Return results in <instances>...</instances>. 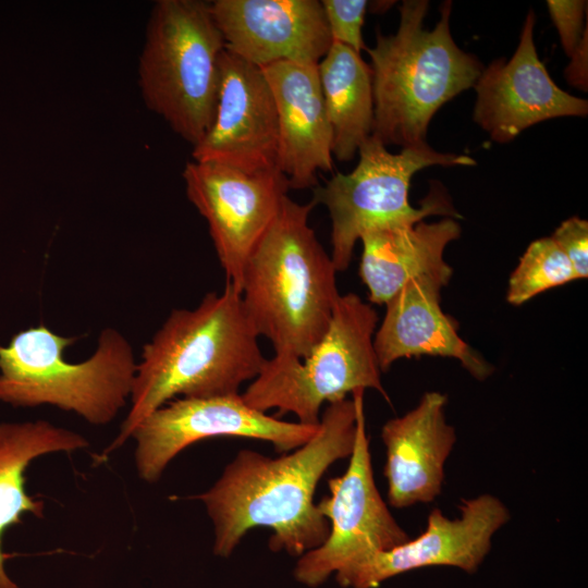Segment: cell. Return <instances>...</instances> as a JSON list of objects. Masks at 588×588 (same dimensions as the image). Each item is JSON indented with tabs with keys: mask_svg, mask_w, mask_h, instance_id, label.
Returning a JSON list of instances; mask_svg holds the SVG:
<instances>
[{
	"mask_svg": "<svg viewBox=\"0 0 588 588\" xmlns=\"http://www.w3.org/2000/svg\"><path fill=\"white\" fill-rule=\"evenodd\" d=\"M356 434L353 399L328 404L316 434L280 457L241 450L200 500L215 529L213 552L228 558L245 534L269 527L272 551L292 556L321 546L330 525L314 503L318 481L339 460L350 457Z\"/></svg>",
	"mask_w": 588,
	"mask_h": 588,
	"instance_id": "1",
	"label": "cell"
},
{
	"mask_svg": "<svg viewBox=\"0 0 588 588\" xmlns=\"http://www.w3.org/2000/svg\"><path fill=\"white\" fill-rule=\"evenodd\" d=\"M238 291L226 281L193 309H173L136 363L131 407L108 455L132 436L136 426L168 402L238 393L254 380L266 358Z\"/></svg>",
	"mask_w": 588,
	"mask_h": 588,
	"instance_id": "2",
	"label": "cell"
},
{
	"mask_svg": "<svg viewBox=\"0 0 588 588\" xmlns=\"http://www.w3.org/2000/svg\"><path fill=\"white\" fill-rule=\"evenodd\" d=\"M315 205L286 195L244 266L245 311L275 356L306 357L327 332L341 295L333 261L308 224Z\"/></svg>",
	"mask_w": 588,
	"mask_h": 588,
	"instance_id": "3",
	"label": "cell"
},
{
	"mask_svg": "<svg viewBox=\"0 0 588 588\" xmlns=\"http://www.w3.org/2000/svg\"><path fill=\"white\" fill-rule=\"evenodd\" d=\"M429 2L405 0L395 34L377 33L370 57L373 97L372 135L385 146L426 144L438 109L475 86L483 71L477 58L460 49L450 32L451 1L441 7L433 29L424 28Z\"/></svg>",
	"mask_w": 588,
	"mask_h": 588,
	"instance_id": "4",
	"label": "cell"
},
{
	"mask_svg": "<svg viewBox=\"0 0 588 588\" xmlns=\"http://www.w3.org/2000/svg\"><path fill=\"white\" fill-rule=\"evenodd\" d=\"M77 340L39 324L0 346V402L48 404L96 426L113 420L131 396L136 370L132 346L118 330L105 328L91 356L68 362L64 352Z\"/></svg>",
	"mask_w": 588,
	"mask_h": 588,
	"instance_id": "5",
	"label": "cell"
},
{
	"mask_svg": "<svg viewBox=\"0 0 588 588\" xmlns=\"http://www.w3.org/2000/svg\"><path fill=\"white\" fill-rule=\"evenodd\" d=\"M224 49L210 2H155L139 57L140 93L146 106L193 147L213 122Z\"/></svg>",
	"mask_w": 588,
	"mask_h": 588,
	"instance_id": "6",
	"label": "cell"
},
{
	"mask_svg": "<svg viewBox=\"0 0 588 588\" xmlns=\"http://www.w3.org/2000/svg\"><path fill=\"white\" fill-rule=\"evenodd\" d=\"M378 315L358 295H340L323 338L304 358L273 356L242 395L250 407L274 417L293 413L317 426L320 408L356 390L375 389L389 402L373 347Z\"/></svg>",
	"mask_w": 588,
	"mask_h": 588,
	"instance_id": "7",
	"label": "cell"
},
{
	"mask_svg": "<svg viewBox=\"0 0 588 588\" xmlns=\"http://www.w3.org/2000/svg\"><path fill=\"white\" fill-rule=\"evenodd\" d=\"M358 154L352 172L336 173L323 186L314 188L313 201L324 205L331 218L330 257L336 271L348 268L356 242L371 228L416 223L432 215L462 219L439 182H433L419 208L409 204L408 191L417 171L430 166H474L473 158L439 152L427 143L392 154L372 134Z\"/></svg>",
	"mask_w": 588,
	"mask_h": 588,
	"instance_id": "8",
	"label": "cell"
},
{
	"mask_svg": "<svg viewBox=\"0 0 588 588\" xmlns=\"http://www.w3.org/2000/svg\"><path fill=\"white\" fill-rule=\"evenodd\" d=\"M364 392L356 390V434L345 473L328 480L330 494L317 504L330 525L329 536L318 548L299 556L294 577L317 587L331 574L376 551L390 550L406 540L375 482L366 433Z\"/></svg>",
	"mask_w": 588,
	"mask_h": 588,
	"instance_id": "9",
	"label": "cell"
},
{
	"mask_svg": "<svg viewBox=\"0 0 588 588\" xmlns=\"http://www.w3.org/2000/svg\"><path fill=\"white\" fill-rule=\"evenodd\" d=\"M318 425L280 420L250 407L236 393L174 399L143 419L131 438L136 441L134 457L138 476L155 482L181 451L200 440L253 438L269 441L279 453H289L308 442Z\"/></svg>",
	"mask_w": 588,
	"mask_h": 588,
	"instance_id": "10",
	"label": "cell"
},
{
	"mask_svg": "<svg viewBox=\"0 0 588 588\" xmlns=\"http://www.w3.org/2000/svg\"><path fill=\"white\" fill-rule=\"evenodd\" d=\"M188 200L206 219L229 281L240 292L244 266L275 219L290 188L278 169L244 172L210 161L183 170Z\"/></svg>",
	"mask_w": 588,
	"mask_h": 588,
	"instance_id": "11",
	"label": "cell"
},
{
	"mask_svg": "<svg viewBox=\"0 0 588 588\" xmlns=\"http://www.w3.org/2000/svg\"><path fill=\"white\" fill-rule=\"evenodd\" d=\"M461 516L451 519L433 509L415 539L376 551L335 573L346 588H377L399 574L429 566H453L473 574L491 549L492 536L510 519L504 503L492 494L463 500Z\"/></svg>",
	"mask_w": 588,
	"mask_h": 588,
	"instance_id": "12",
	"label": "cell"
},
{
	"mask_svg": "<svg viewBox=\"0 0 588 588\" xmlns=\"http://www.w3.org/2000/svg\"><path fill=\"white\" fill-rule=\"evenodd\" d=\"M219 68L213 122L194 146V160L249 173L278 169V112L262 70L226 49L221 53Z\"/></svg>",
	"mask_w": 588,
	"mask_h": 588,
	"instance_id": "13",
	"label": "cell"
},
{
	"mask_svg": "<svg viewBox=\"0 0 588 588\" xmlns=\"http://www.w3.org/2000/svg\"><path fill=\"white\" fill-rule=\"evenodd\" d=\"M534 25L530 11L511 60L493 61L475 84L474 120L498 143L544 120L588 113L587 100L564 91L549 75L536 50Z\"/></svg>",
	"mask_w": 588,
	"mask_h": 588,
	"instance_id": "14",
	"label": "cell"
},
{
	"mask_svg": "<svg viewBox=\"0 0 588 588\" xmlns=\"http://www.w3.org/2000/svg\"><path fill=\"white\" fill-rule=\"evenodd\" d=\"M210 7L225 49L259 68L318 64L332 44L319 0H215Z\"/></svg>",
	"mask_w": 588,
	"mask_h": 588,
	"instance_id": "15",
	"label": "cell"
},
{
	"mask_svg": "<svg viewBox=\"0 0 588 588\" xmlns=\"http://www.w3.org/2000/svg\"><path fill=\"white\" fill-rule=\"evenodd\" d=\"M452 274L416 277L384 304L385 315L373 336L381 372L400 358L430 355L457 359L477 380L492 373V366L457 334L441 309L440 290Z\"/></svg>",
	"mask_w": 588,
	"mask_h": 588,
	"instance_id": "16",
	"label": "cell"
},
{
	"mask_svg": "<svg viewBox=\"0 0 588 588\" xmlns=\"http://www.w3.org/2000/svg\"><path fill=\"white\" fill-rule=\"evenodd\" d=\"M271 88L279 124L277 168L290 188L317 184V172L331 171L332 130L317 64L279 61L260 68Z\"/></svg>",
	"mask_w": 588,
	"mask_h": 588,
	"instance_id": "17",
	"label": "cell"
},
{
	"mask_svg": "<svg viewBox=\"0 0 588 588\" xmlns=\"http://www.w3.org/2000/svg\"><path fill=\"white\" fill-rule=\"evenodd\" d=\"M446 401L440 392H427L416 407L383 425V474L391 506L429 503L441 493L444 465L456 441L445 419Z\"/></svg>",
	"mask_w": 588,
	"mask_h": 588,
	"instance_id": "18",
	"label": "cell"
},
{
	"mask_svg": "<svg viewBox=\"0 0 588 588\" xmlns=\"http://www.w3.org/2000/svg\"><path fill=\"white\" fill-rule=\"evenodd\" d=\"M461 226L453 218L427 223L401 222L371 228L360 241L359 275L372 304H385L409 280L436 273H453L443 254L458 238Z\"/></svg>",
	"mask_w": 588,
	"mask_h": 588,
	"instance_id": "19",
	"label": "cell"
},
{
	"mask_svg": "<svg viewBox=\"0 0 588 588\" xmlns=\"http://www.w3.org/2000/svg\"><path fill=\"white\" fill-rule=\"evenodd\" d=\"M88 445L85 437L47 420L0 424V588H20L4 567L3 534L25 514L44 516V503L25 491L27 466L38 456Z\"/></svg>",
	"mask_w": 588,
	"mask_h": 588,
	"instance_id": "20",
	"label": "cell"
},
{
	"mask_svg": "<svg viewBox=\"0 0 588 588\" xmlns=\"http://www.w3.org/2000/svg\"><path fill=\"white\" fill-rule=\"evenodd\" d=\"M328 120L332 130V155L350 161L372 134L373 97L371 70L360 53L332 41L317 64Z\"/></svg>",
	"mask_w": 588,
	"mask_h": 588,
	"instance_id": "21",
	"label": "cell"
},
{
	"mask_svg": "<svg viewBox=\"0 0 588 588\" xmlns=\"http://www.w3.org/2000/svg\"><path fill=\"white\" fill-rule=\"evenodd\" d=\"M573 280L577 275L555 242L551 237L539 238L529 244L511 274L506 299L518 306Z\"/></svg>",
	"mask_w": 588,
	"mask_h": 588,
	"instance_id": "22",
	"label": "cell"
},
{
	"mask_svg": "<svg viewBox=\"0 0 588 588\" xmlns=\"http://www.w3.org/2000/svg\"><path fill=\"white\" fill-rule=\"evenodd\" d=\"M332 41L345 45L360 53L366 48L362 27L364 25L366 0H321Z\"/></svg>",
	"mask_w": 588,
	"mask_h": 588,
	"instance_id": "23",
	"label": "cell"
},
{
	"mask_svg": "<svg viewBox=\"0 0 588 588\" xmlns=\"http://www.w3.org/2000/svg\"><path fill=\"white\" fill-rule=\"evenodd\" d=\"M551 238L569 260L577 279L588 275V222L578 217L563 221Z\"/></svg>",
	"mask_w": 588,
	"mask_h": 588,
	"instance_id": "24",
	"label": "cell"
},
{
	"mask_svg": "<svg viewBox=\"0 0 588 588\" xmlns=\"http://www.w3.org/2000/svg\"><path fill=\"white\" fill-rule=\"evenodd\" d=\"M587 2L581 0H549L547 5L558 29L562 47L571 57L577 47L584 29V10Z\"/></svg>",
	"mask_w": 588,
	"mask_h": 588,
	"instance_id": "25",
	"label": "cell"
},
{
	"mask_svg": "<svg viewBox=\"0 0 588 588\" xmlns=\"http://www.w3.org/2000/svg\"><path fill=\"white\" fill-rule=\"evenodd\" d=\"M571 62L565 69L568 83L584 91L588 89V28L585 26L583 36L572 53Z\"/></svg>",
	"mask_w": 588,
	"mask_h": 588,
	"instance_id": "26",
	"label": "cell"
},
{
	"mask_svg": "<svg viewBox=\"0 0 588 588\" xmlns=\"http://www.w3.org/2000/svg\"><path fill=\"white\" fill-rule=\"evenodd\" d=\"M394 3V1H375L371 2V4H368L371 7V11L376 12H382V8L385 7L387 9L391 7V4Z\"/></svg>",
	"mask_w": 588,
	"mask_h": 588,
	"instance_id": "27",
	"label": "cell"
}]
</instances>
